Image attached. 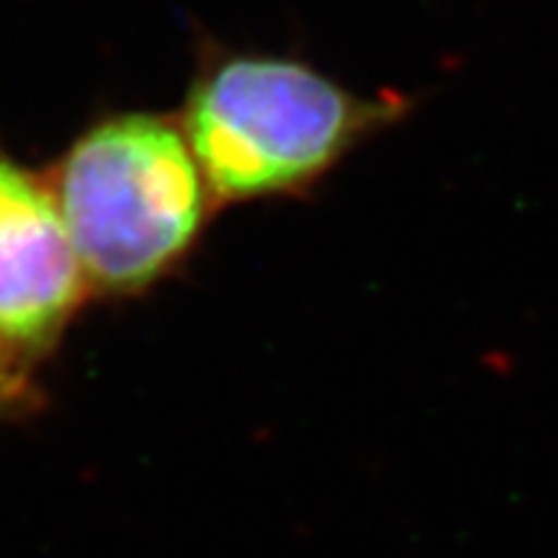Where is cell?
<instances>
[{"mask_svg":"<svg viewBox=\"0 0 558 558\" xmlns=\"http://www.w3.org/2000/svg\"><path fill=\"white\" fill-rule=\"evenodd\" d=\"M88 300L49 177L0 146V337L32 365L46 362Z\"/></svg>","mask_w":558,"mask_h":558,"instance_id":"obj_3","label":"cell"},{"mask_svg":"<svg viewBox=\"0 0 558 558\" xmlns=\"http://www.w3.org/2000/svg\"><path fill=\"white\" fill-rule=\"evenodd\" d=\"M404 111L302 60L228 52L197 69L177 118L222 208L308 194Z\"/></svg>","mask_w":558,"mask_h":558,"instance_id":"obj_1","label":"cell"},{"mask_svg":"<svg viewBox=\"0 0 558 558\" xmlns=\"http://www.w3.org/2000/svg\"><path fill=\"white\" fill-rule=\"evenodd\" d=\"M92 296L134 300L174 277L217 211L177 114L132 109L86 125L46 171Z\"/></svg>","mask_w":558,"mask_h":558,"instance_id":"obj_2","label":"cell"},{"mask_svg":"<svg viewBox=\"0 0 558 558\" xmlns=\"http://www.w3.org/2000/svg\"><path fill=\"white\" fill-rule=\"evenodd\" d=\"M40 399L35 383V365L17 356L0 337V422L26 416Z\"/></svg>","mask_w":558,"mask_h":558,"instance_id":"obj_4","label":"cell"}]
</instances>
